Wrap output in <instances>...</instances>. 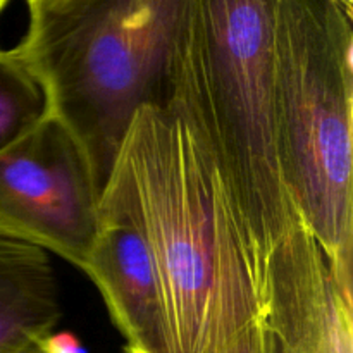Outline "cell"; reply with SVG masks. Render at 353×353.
<instances>
[{
    "mask_svg": "<svg viewBox=\"0 0 353 353\" xmlns=\"http://www.w3.org/2000/svg\"><path fill=\"white\" fill-rule=\"evenodd\" d=\"M9 2H10V0H0V14H2V10L6 9L7 3H9Z\"/></svg>",
    "mask_w": 353,
    "mask_h": 353,
    "instance_id": "obj_13",
    "label": "cell"
},
{
    "mask_svg": "<svg viewBox=\"0 0 353 353\" xmlns=\"http://www.w3.org/2000/svg\"><path fill=\"white\" fill-rule=\"evenodd\" d=\"M83 272L95 283L124 353H172L168 312L150 248L123 193L107 183Z\"/></svg>",
    "mask_w": 353,
    "mask_h": 353,
    "instance_id": "obj_7",
    "label": "cell"
},
{
    "mask_svg": "<svg viewBox=\"0 0 353 353\" xmlns=\"http://www.w3.org/2000/svg\"><path fill=\"white\" fill-rule=\"evenodd\" d=\"M38 347L43 353H88L81 340L71 331H52L38 341Z\"/></svg>",
    "mask_w": 353,
    "mask_h": 353,
    "instance_id": "obj_11",
    "label": "cell"
},
{
    "mask_svg": "<svg viewBox=\"0 0 353 353\" xmlns=\"http://www.w3.org/2000/svg\"><path fill=\"white\" fill-rule=\"evenodd\" d=\"M24 353H43V352H41V350H40V347H38V345H37V347L30 348V350H26Z\"/></svg>",
    "mask_w": 353,
    "mask_h": 353,
    "instance_id": "obj_12",
    "label": "cell"
},
{
    "mask_svg": "<svg viewBox=\"0 0 353 353\" xmlns=\"http://www.w3.org/2000/svg\"><path fill=\"white\" fill-rule=\"evenodd\" d=\"M216 353H264L261 327H259L257 321L252 323L250 326L243 327L238 334H234Z\"/></svg>",
    "mask_w": 353,
    "mask_h": 353,
    "instance_id": "obj_10",
    "label": "cell"
},
{
    "mask_svg": "<svg viewBox=\"0 0 353 353\" xmlns=\"http://www.w3.org/2000/svg\"><path fill=\"white\" fill-rule=\"evenodd\" d=\"M345 2H348V3H352V6H353V0H345Z\"/></svg>",
    "mask_w": 353,
    "mask_h": 353,
    "instance_id": "obj_14",
    "label": "cell"
},
{
    "mask_svg": "<svg viewBox=\"0 0 353 353\" xmlns=\"http://www.w3.org/2000/svg\"><path fill=\"white\" fill-rule=\"evenodd\" d=\"M109 181L150 248L172 353H216L259 319L261 290L226 185L174 105L138 110Z\"/></svg>",
    "mask_w": 353,
    "mask_h": 353,
    "instance_id": "obj_1",
    "label": "cell"
},
{
    "mask_svg": "<svg viewBox=\"0 0 353 353\" xmlns=\"http://www.w3.org/2000/svg\"><path fill=\"white\" fill-rule=\"evenodd\" d=\"M62 316L47 252L0 234V353H24L55 330Z\"/></svg>",
    "mask_w": 353,
    "mask_h": 353,
    "instance_id": "obj_8",
    "label": "cell"
},
{
    "mask_svg": "<svg viewBox=\"0 0 353 353\" xmlns=\"http://www.w3.org/2000/svg\"><path fill=\"white\" fill-rule=\"evenodd\" d=\"M100 192L71 131L50 112L0 152V234L85 268Z\"/></svg>",
    "mask_w": 353,
    "mask_h": 353,
    "instance_id": "obj_5",
    "label": "cell"
},
{
    "mask_svg": "<svg viewBox=\"0 0 353 353\" xmlns=\"http://www.w3.org/2000/svg\"><path fill=\"white\" fill-rule=\"evenodd\" d=\"M14 47L48 110L88 157L102 195L133 117L168 107L172 69L195 0H26Z\"/></svg>",
    "mask_w": 353,
    "mask_h": 353,
    "instance_id": "obj_3",
    "label": "cell"
},
{
    "mask_svg": "<svg viewBox=\"0 0 353 353\" xmlns=\"http://www.w3.org/2000/svg\"><path fill=\"white\" fill-rule=\"evenodd\" d=\"M48 110L47 93L14 48H0V152L33 130Z\"/></svg>",
    "mask_w": 353,
    "mask_h": 353,
    "instance_id": "obj_9",
    "label": "cell"
},
{
    "mask_svg": "<svg viewBox=\"0 0 353 353\" xmlns=\"http://www.w3.org/2000/svg\"><path fill=\"white\" fill-rule=\"evenodd\" d=\"M353 6L278 0L274 141L279 176L303 226L352 302Z\"/></svg>",
    "mask_w": 353,
    "mask_h": 353,
    "instance_id": "obj_4",
    "label": "cell"
},
{
    "mask_svg": "<svg viewBox=\"0 0 353 353\" xmlns=\"http://www.w3.org/2000/svg\"><path fill=\"white\" fill-rule=\"evenodd\" d=\"M276 10L278 0H195L169 103L216 161L261 295L269 255L299 219L276 157Z\"/></svg>",
    "mask_w": 353,
    "mask_h": 353,
    "instance_id": "obj_2",
    "label": "cell"
},
{
    "mask_svg": "<svg viewBox=\"0 0 353 353\" xmlns=\"http://www.w3.org/2000/svg\"><path fill=\"white\" fill-rule=\"evenodd\" d=\"M257 323L264 353H353V305L300 219L269 255Z\"/></svg>",
    "mask_w": 353,
    "mask_h": 353,
    "instance_id": "obj_6",
    "label": "cell"
}]
</instances>
